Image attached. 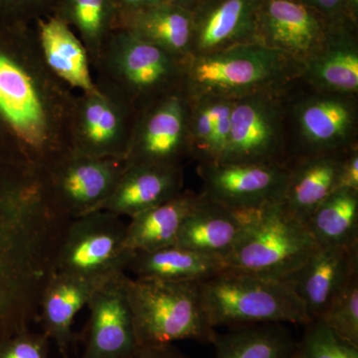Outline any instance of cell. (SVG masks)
<instances>
[{
	"mask_svg": "<svg viewBox=\"0 0 358 358\" xmlns=\"http://www.w3.org/2000/svg\"><path fill=\"white\" fill-rule=\"evenodd\" d=\"M306 226L319 246L358 244V192L336 190L310 214Z\"/></svg>",
	"mask_w": 358,
	"mask_h": 358,
	"instance_id": "cell-30",
	"label": "cell"
},
{
	"mask_svg": "<svg viewBox=\"0 0 358 358\" xmlns=\"http://www.w3.org/2000/svg\"><path fill=\"white\" fill-rule=\"evenodd\" d=\"M59 0H0V20L13 24L32 25L51 15Z\"/></svg>",
	"mask_w": 358,
	"mask_h": 358,
	"instance_id": "cell-34",
	"label": "cell"
},
{
	"mask_svg": "<svg viewBox=\"0 0 358 358\" xmlns=\"http://www.w3.org/2000/svg\"><path fill=\"white\" fill-rule=\"evenodd\" d=\"M117 28L164 49L183 63L192 56V11L171 2L122 14Z\"/></svg>",
	"mask_w": 358,
	"mask_h": 358,
	"instance_id": "cell-25",
	"label": "cell"
},
{
	"mask_svg": "<svg viewBox=\"0 0 358 358\" xmlns=\"http://www.w3.org/2000/svg\"><path fill=\"white\" fill-rule=\"evenodd\" d=\"M202 303L211 326L310 324L303 303L288 282L223 270L200 282Z\"/></svg>",
	"mask_w": 358,
	"mask_h": 358,
	"instance_id": "cell-6",
	"label": "cell"
},
{
	"mask_svg": "<svg viewBox=\"0 0 358 358\" xmlns=\"http://www.w3.org/2000/svg\"><path fill=\"white\" fill-rule=\"evenodd\" d=\"M235 100L216 98V117L210 141L209 162L206 164H219L229 140L231 113Z\"/></svg>",
	"mask_w": 358,
	"mask_h": 358,
	"instance_id": "cell-36",
	"label": "cell"
},
{
	"mask_svg": "<svg viewBox=\"0 0 358 358\" xmlns=\"http://www.w3.org/2000/svg\"><path fill=\"white\" fill-rule=\"evenodd\" d=\"M329 27L320 11L298 0H261L259 43L282 52L301 68L320 50Z\"/></svg>",
	"mask_w": 358,
	"mask_h": 358,
	"instance_id": "cell-15",
	"label": "cell"
},
{
	"mask_svg": "<svg viewBox=\"0 0 358 358\" xmlns=\"http://www.w3.org/2000/svg\"><path fill=\"white\" fill-rule=\"evenodd\" d=\"M76 94L45 65L32 25L0 20V164L41 176L72 148Z\"/></svg>",
	"mask_w": 358,
	"mask_h": 358,
	"instance_id": "cell-1",
	"label": "cell"
},
{
	"mask_svg": "<svg viewBox=\"0 0 358 358\" xmlns=\"http://www.w3.org/2000/svg\"><path fill=\"white\" fill-rule=\"evenodd\" d=\"M288 88L234 101L229 140L219 164H288Z\"/></svg>",
	"mask_w": 358,
	"mask_h": 358,
	"instance_id": "cell-8",
	"label": "cell"
},
{
	"mask_svg": "<svg viewBox=\"0 0 358 358\" xmlns=\"http://www.w3.org/2000/svg\"><path fill=\"white\" fill-rule=\"evenodd\" d=\"M355 96L313 90L292 107L289 100V131L296 143L291 159L343 152L357 145Z\"/></svg>",
	"mask_w": 358,
	"mask_h": 358,
	"instance_id": "cell-10",
	"label": "cell"
},
{
	"mask_svg": "<svg viewBox=\"0 0 358 358\" xmlns=\"http://www.w3.org/2000/svg\"><path fill=\"white\" fill-rule=\"evenodd\" d=\"M287 358H298V357H296V350H294V352L293 353H292L291 355H289V357Z\"/></svg>",
	"mask_w": 358,
	"mask_h": 358,
	"instance_id": "cell-42",
	"label": "cell"
},
{
	"mask_svg": "<svg viewBox=\"0 0 358 358\" xmlns=\"http://www.w3.org/2000/svg\"><path fill=\"white\" fill-rule=\"evenodd\" d=\"M128 270L141 279L204 282L225 270L222 259L174 245L155 251L136 252Z\"/></svg>",
	"mask_w": 358,
	"mask_h": 358,
	"instance_id": "cell-27",
	"label": "cell"
},
{
	"mask_svg": "<svg viewBox=\"0 0 358 358\" xmlns=\"http://www.w3.org/2000/svg\"><path fill=\"white\" fill-rule=\"evenodd\" d=\"M213 358H287L296 343L282 324L232 327L216 336Z\"/></svg>",
	"mask_w": 358,
	"mask_h": 358,
	"instance_id": "cell-29",
	"label": "cell"
},
{
	"mask_svg": "<svg viewBox=\"0 0 358 358\" xmlns=\"http://www.w3.org/2000/svg\"><path fill=\"white\" fill-rule=\"evenodd\" d=\"M203 199L235 209L265 208L284 196L288 164H200Z\"/></svg>",
	"mask_w": 358,
	"mask_h": 358,
	"instance_id": "cell-14",
	"label": "cell"
},
{
	"mask_svg": "<svg viewBox=\"0 0 358 358\" xmlns=\"http://www.w3.org/2000/svg\"><path fill=\"white\" fill-rule=\"evenodd\" d=\"M71 218L41 176L0 164V341L29 329Z\"/></svg>",
	"mask_w": 358,
	"mask_h": 358,
	"instance_id": "cell-2",
	"label": "cell"
},
{
	"mask_svg": "<svg viewBox=\"0 0 358 358\" xmlns=\"http://www.w3.org/2000/svg\"><path fill=\"white\" fill-rule=\"evenodd\" d=\"M306 6L313 7L315 10L334 13L343 4V0H298Z\"/></svg>",
	"mask_w": 358,
	"mask_h": 358,
	"instance_id": "cell-39",
	"label": "cell"
},
{
	"mask_svg": "<svg viewBox=\"0 0 358 358\" xmlns=\"http://www.w3.org/2000/svg\"><path fill=\"white\" fill-rule=\"evenodd\" d=\"M124 273L117 274L79 275L56 272L47 282L41 300L43 333L57 346L63 358H69L74 341L73 322L77 313L88 305L94 294L105 285Z\"/></svg>",
	"mask_w": 358,
	"mask_h": 358,
	"instance_id": "cell-19",
	"label": "cell"
},
{
	"mask_svg": "<svg viewBox=\"0 0 358 358\" xmlns=\"http://www.w3.org/2000/svg\"><path fill=\"white\" fill-rule=\"evenodd\" d=\"M182 186L181 166H126L114 190L96 211L133 218L176 196Z\"/></svg>",
	"mask_w": 358,
	"mask_h": 358,
	"instance_id": "cell-21",
	"label": "cell"
},
{
	"mask_svg": "<svg viewBox=\"0 0 358 358\" xmlns=\"http://www.w3.org/2000/svg\"><path fill=\"white\" fill-rule=\"evenodd\" d=\"M182 61L117 28L92 65L96 86L117 94L136 113L182 88Z\"/></svg>",
	"mask_w": 358,
	"mask_h": 358,
	"instance_id": "cell-5",
	"label": "cell"
},
{
	"mask_svg": "<svg viewBox=\"0 0 358 358\" xmlns=\"http://www.w3.org/2000/svg\"><path fill=\"white\" fill-rule=\"evenodd\" d=\"M120 15L133 13L145 6V0H117Z\"/></svg>",
	"mask_w": 358,
	"mask_h": 358,
	"instance_id": "cell-40",
	"label": "cell"
},
{
	"mask_svg": "<svg viewBox=\"0 0 358 358\" xmlns=\"http://www.w3.org/2000/svg\"><path fill=\"white\" fill-rule=\"evenodd\" d=\"M352 189L358 192V148L353 145L346 152L339 171L336 190Z\"/></svg>",
	"mask_w": 358,
	"mask_h": 358,
	"instance_id": "cell-37",
	"label": "cell"
},
{
	"mask_svg": "<svg viewBox=\"0 0 358 358\" xmlns=\"http://www.w3.org/2000/svg\"><path fill=\"white\" fill-rule=\"evenodd\" d=\"M136 115L128 102L102 87L78 94L71 117L72 148L92 157L124 160Z\"/></svg>",
	"mask_w": 358,
	"mask_h": 358,
	"instance_id": "cell-12",
	"label": "cell"
},
{
	"mask_svg": "<svg viewBox=\"0 0 358 358\" xmlns=\"http://www.w3.org/2000/svg\"><path fill=\"white\" fill-rule=\"evenodd\" d=\"M317 320L346 343L358 346V273Z\"/></svg>",
	"mask_w": 358,
	"mask_h": 358,
	"instance_id": "cell-31",
	"label": "cell"
},
{
	"mask_svg": "<svg viewBox=\"0 0 358 358\" xmlns=\"http://www.w3.org/2000/svg\"><path fill=\"white\" fill-rule=\"evenodd\" d=\"M187 98V96H186ZM189 155L208 164L210 141L216 117V98L188 99Z\"/></svg>",
	"mask_w": 358,
	"mask_h": 358,
	"instance_id": "cell-33",
	"label": "cell"
},
{
	"mask_svg": "<svg viewBox=\"0 0 358 358\" xmlns=\"http://www.w3.org/2000/svg\"><path fill=\"white\" fill-rule=\"evenodd\" d=\"M260 211L261 209L231 208L200 195L199 203L181 227L178 245L224 261L239 243Z\"/></svg>",
	"mask_w": 358,
	"mask_h": 358,
	"instance_id": "cell-20",
	"label": "cell"
},
{
	"mask_svg": "<svg viewBox=\"0 0 358 358\" xmlns=\"http://www.w3.org/2000/svg\"><path fill=\"white\" fill-rule=\"evenodd\" d=\"M261 0H202L192 11V56L259 43ZM260 44V43H259Z\"/></svg>",
	"mask_w": 358,
	"mask_h": 358,
	"instance_id": "cell-18",
	"label": "cell"
},
{
	"mask_svg": "<svg viewBox=\"0 0 358 358\" xmlns=\"http://www.w3.org/2000/svg\"><path fill=\"white\" fill-rule=\"evenodd\" d=\"M358 273V244L317 246L307 262L289 278L310 322L320 320Z\"/></svg>",
	"mask_w": 358,
	"mask_h": 358,
	"instance_id": "cell-17",
	"label": "cell"
},
{
	"mask_svg": "<svg viewBox=\"0 0 358 358\" xmlns=\"http://www.w3.org/2000/svg\"><path fill=\"white\" fill-rule=\"evenodd\" d=\"M199 199V194L181 192L164 203L131 218V222L127 224L126 248L136 253L178 245L181 227Z\"/></svg>",
	"mask_w": 358,
	"mask_h": 358,
	"instance_id": "cell-26",
	"label": "cell"
},
{
	"mask_svg": "<svg viewBox=\"0 0 358 358\" xmlns=\"http://www.w3.org/2000/svg\"><path fill=\"white\" fill-rule=\"evenodd\" d=\"M317 246L306 224L289 215L279 202L261 209L223 262L225 270L288 281Z\"/></svg>",
	"mask_w": 358,
	"mask_h": 358,
	"instance_id": "cell-7",
	"label": "cell"
},
{
	"mask_svg": "<svg viewBox=\"0 0 358 358\" xmlns=\"http://www.w3.org/2000/svg\"><path fill=\"white\" fill-rule=\"evenodd\" d=\"M33 29L45 65L54 76L79 93L96 91L88 51L67 23L51 14L35 21Z\"/></svg>",
	"mask_w": 358,
	"mask_h": 358,
	"instance_id": "cell-22",
	"label": "cell"
},
{
	"mask_svg": "<svg viewBox=\"0 0 358 358\" xmlns=\"http://www.w3.org/2000/svg\"><path fill=\"white\" fill-rule=\"evenodd\" d=\"M187 155L188 100L180 89L138 113L124 160L126 166H181Z\"/></svg>",
	"mask_w": 358,
	"mask_h": 358,
	"instance_id": "cell-13",
	"label": "cell"
},
{
	"mask_svg": "<svg viewBox=\"0 0 358 358\" xmlns=\"http://www.w3.org/2000/svg\"><path fill=\"white\" fill-rule=\"evenodd\" d=\"M324 93L357 96L358 46L345 26L331 25L320 50L301 68L300 79Z\"/></svg>",
	"mask_w": 358,
	"mask_h": 358,
	"instance_id": "cell-23",
	"label": "cell"
},
{
	"mask_svg": "<svg viewBox=\"0 0 358 358\" xmlns=\"http://www.w3.org/2000/svg\"><path fill=\"white\" fill-rule=\"evenodd\" d=\"M301 72V66L282 52L259 43L242 44L188 59L181 89L188 99L238 100L288 88Z\"/></svg>",
	"mask_w": 358,
	"mask_h": 358,
	"instance_id": "cell-3",
	"label": "cell"
},
{
	"mask_svg": "<svg viewBox=\"0 0 358 358\" xmlns=\"http://www.w3.org/2000/svg\"><path fill=\"white\" fill-rule=\"evenodd\" d=\"M126 235L127 224L112 212L99 210L71 219L56 258V272L124 273L134 255L126 248Z\"/></svg>",
	"mask_w": 358,
	"mask_h": 358,
	"instance_id": "cell-9",
	"label": "cell"
},
{
	"mask_svg": "<svg viewBox=\"0 0 358 358\" xmlns=\"http://www.w3.org/2000/svg\"><path fill=\"white\" fill-rule=\"evenodd\" d=\"M346 152L289 160L288 179L281 201L289 215L306 224L317 206L336 192Z\"/></svg>",
	"mask_w": 358,
	"mask_h": 358,
	"instance_id": "cell-24",
	"label": "cell"
},
{
	"mask_svg": "<svg viewBox=\"0 0 358 358\" xmlns=\"http://www.w3.org/2000/svg\"><path fill=\"white\" fill-rule=\"evenodd\" d=\"M124 289L138 346L215 341L218 334L205 313L200 282L126 275Z\"/></svg>",
	"mask_w": 358,
	"mask_h": 358,
	"instance_id": "cell-4",
	"label": "cell"
},
{
	"mask_svg": "<svg viewBox=\"0 0 358 358\" xmlns=\"http://www.w3.org/2000/svg\"><path fill=\"white\" fill-rule=\"evenodd\" d=\"M169 1L176 4V6L183 7L187 10L192 11L202 0H169Z\"/></svg>",
	"mask_w": 358,
	"mask_h": 358,
	"instance_id": "cell-41",
	"label": "cell"
},
{
	"mask_svg": "<svg viewBox=\"0 0 358 358\" xmlns=\"http://www.w3.org/2000/svg\"><path fill=\"white\" fill-rule=\"evenodd\" d=\"M50 339L30 329L0 341V358H49Z\"/></svg>",
	"mask_w": 358,
	"mask_h": 358,
	"instance_id": "cell-35",
	"label": "cell"
},
{
	"mask_svg": "<svg viewBox=\"0 0 358 358\" xmlns=\"http://www.w3.org/2000/svg\"><path fill=\"white\" fill-rule=\"evenodd\" d=\"M126 274L115 278L89 301L82 358H133L138 346L124 289Z\"/></svg>",
	"mask_w": 358,
	"mask_h": 358,
	"instance_id": "cell-16",
	"label": "cell"
},
{
	"mask_svg": "<svg viewBox=\"0 0 358 358\" xmlns=\"http://www.w3.org/2000/svg\"><path fill=\"white\" fill-rule=\"evenodd\" d=\"M305 327L296 345L298 358H358V346L346 343L320 320H313Z\"/></svg>",
	"mask_w": 358,
	"mask_h": 358,
	"instance_id": "cell-32",
	"label": "cell"
},
{
	"mask_svg": "<svg viewBox=\"0 0 358 358\" xmlns=\"http://www.w3.org/2000/svg\"><path fill=\"white\" fill-rule=\"evenodd\" d=\"M124 160L96 157L71 148L41 174L54 204L71 219L98 210L117 185Z\"/></svg>",
	"mask_w": 358,
	"mask_h": 358,
	"instance_id": "cell-11",
	"label": "cell"
},
{
	"mask_svg": "<svg viewBox=\"0 0 358 358\" xmlns=\"http://www.w3.org/2000/svg\"><path fill=\"white\" fill-rule=\"evenodd\" d=\"M74 30L95 63L110 35L119 24L117 0H59L54 13Z\"/></svg>",
	"mask_w": 358,
	"mask_h": 358,
	"instance_id": "cell-28",
	"label": "cell"
},
{
	"mask_svg": "<svg viewBox=\"0 0 358 358\" xmlns=\"http://www.w3.org/2000/svg\"><path fill=\"white\" fill-rule=\"evenodd\" d=\"M133 358H189L173 345L140 346Z\"/></svg>",
	"mask_w": 358,
	"mask_h": 358,
	"instance_id": "cell-38",
	"label": "cell"
}]
</instances>
